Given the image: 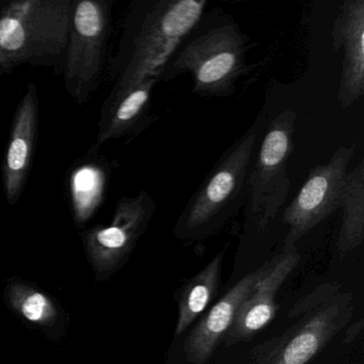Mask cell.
Segmentation results:
<instances>
[{"instance_id": "6da1fadb", "label": "cell", "mask_w": 364, "mask_h": 364, "mask_svg": "<svg viewBox=\"0 0 364 364\" xmlns=\"http://www.w3.org/2000/svg\"><path fill=\"white\" fill-rule=\"evenodd\" d=\"M265 122L261 112L208 172L176 221L178 240H205L238 214L248 198L249 173Z\"/></svg>"}, {"instance_id": "7a4b0ae2", "label": "cell", "mask_w": 364, "mask_h": 364, "mask_svg": "<svg viewBox=\"0 0 364 364\" xmlns=\"http://www.w3.org/2000/svg\"><path fill=\"white\" fill-rule=\"evenodd\" d=\"M206 0H150L136 10L125 61L110 101L149 77L159 80L185 38L203 18Z\"/></svg>"}, {"instance_id": "3957f363", "label": "cell", "mask_w": 364, "mask_h": 364, "mask_svg": "<svg viewBox=\"0 0 364 364\" xmlns=\"http://www.w3.org/2000/svg\"><path fill=\"white\" fill-rule=\"evenodd\" d=\"M247 50L248 41L231 18L221 16L218 22L204 26L199 22L172 55L159 80L189 73L195 95L231 97L238 80L250 69Z\"/></svg>"}, {"instance_id": "277c9868", "label": "cell", "mask_w": 364, "mask_h": 364, "mask_svg": "<svg viewBox=\"0 0 364 364\" xmlns=\"http://www.w3.org/2000/svg\"><path fill=\"white\" fill-rule=\"evenodd\" d=\"M338 291L328 283L297 302L289 312L297 321L264 346L255 364H308L316 357L353 317L350 294Z\"/></svg>"}, {"instance_id": "5b68a950", "label": "cell", "mask_w": 364, "mask_h": 364, "mask_svg": "<svg viewBox=\"0 0 364 364\" xmlns=\"http://www.w3.org/2000/svg\"><path fill=\"white\" fill-rule=\"evenodd\" d=\"M70 0L14 1L0 12V72L21 61L56 55L69 40Z\"/></svg>"}, {"instance_id": "8992f818", "label": "cell", "mask_w": 364, "mask_h": 364, "mask_svg": "<svg viewBox=\"0 0 364 364\" xmlns=\"http://www.w3.org/2000/svg\"><path fill=\"white\" fill-rule=\"evenodd\" d=\"M297 114L291 108L277 114L264 132L248 178V203L257 229L265 230L284 205L289 193L287 165L294 150Z\"/></svg>"}, {"instance_id": "52a82bcc", "label": "cell", "mask_w": 364, "mask_h": 364, "mask_svg": "<svg viewBox=\"0 0 364 364\" xmlns=\"http://www.w3.org/2000/svg\"><path fill=\"white\" fill-rule=\"evenodd\" d=\"M355 146H341L325 165L309 172L306 182L283 213L289 227L283 251L296 248L302 236L342 206L343 191Z\"/></svg>"}, {"instance_id": "ba28073f", "label": "cell", "mask_w": 364, "mask_h": 364, "mask_svg": "<svg viewBox=\"0 0 364 364\" xmlns=\"http://www.w3.org/2000/svg\"><path fill=\"white\" fill-rule=\"evenodd\" d=\"M108 28L109 14L104 1L82 0L73 3L65 82L78 103L88 97L101 73Z\"/></svg>"}, {"instance_id": "9c48e42d", "label": "cell", "mask_w": 364, "mask_h": 364, "mask_svg": "<svg viewBox=\"0 0 364 364\" xmlns=\"http://www.w3.org/2000/svg\"><path fill=\"white\" fill-rule=\"evenodd\" d=\"M155 210L152 196L141 191L133 197L121 198L112 223L89 232L87 253L97 272H112L125 261L146 232Z\"/></svg>"}, {"instance_id": "30bf717a", "label": "cell", "mask_w": 364, "mask_h": 364, "mask_svg": "<svg viewBox=\"0 0 364 364\" xmlns=\"http://www.w3.org/2000/svg\"><path fill=\"white\" fill-rule=\"evenodd\" d=\"M299 261V253L294 248L265 263L263 274L240 306L223 345L233 346L247 342L269 325L277 312V293Z\"/></svg>"}, {"instance_id": "8fae6325", "label": "cell", "mask_w": 364, "mask_h": 364, "mask_svg": "<svg viewBox=\"0 0 364 364\" xmlns=\"http://www.w3.org/2000/svg\"><path fill=\"white\" fill-rule=\"evenodd\" d=\"M331 36L333 50H344L338 101L348 108L364 95V0L342 3Z\"/></svg>"}, {"instance_id": "7c38bea8", "label": "cell", "mask_w": 364, "mask_h": 364, "mask_svg": "<svg viewBox=\"0 0 364 364\" xmlns=\"http://www.w3.org/2000/svg\"><path fill=\"white\" fill-rule=\"evenodd\" d=\"M265 264L259 269L240 279L220 298L191 330L184 342L187 361L204 364L213 357L216 349L231 329L242 302L248 297L255 283L263 274Z\"/></svg>"}, {"instance_id": "4fadbf2b", "label": "cell", "mask_w": 364, "mask_h": 364, "mask_svg": "<svg viewBox=\"0 0 364 364\" xmlns=\"http://www.w3.org/2000/svg\"><path fill=\"white\" fill-rule=\"evenodd\" d=\"M38 123L37 90L31 85L16 110L4 165V186L9 204L16 203L24 189L37 140Z\"/></svg>"}, {"instance_id": "5bb4252c", "label": "cell", "mask_w": 364, "mask_h": 364, "mask_svg": "<svg viewBox=\"0 0 364 364\" xmlns=\"http://www.w3.org/2000/svg\"><path fill=\"white\" fill-rule=\"evenodd\" d=\"M159 80L149 77L109 103V112L104 122L97 146L131 133H138L152 121L151 108L153 89Z\"/></svg>"}, {"instance_id": "9a60e30c", "label": "cell", "mask_w": 364, "mask_h": 364, "mask_svg": "<svg viewBox=\"0 0 364 364\" xmlns=\"http://www.w3.org/2000/svg\"><path fill=\"white\" fill-rule=\"evenodd\" d=\"M225 250L216 255L201 272L191 279L178 293L176 336H182L203 314L217 294L220 283Z\"/></svg>"}, {"instance_id": "2e32d148", "label": "cell", "mask_w": 364, "mask_h": 364, "mask_svg": "<svg viewBox=\"0 0 364 364\" xmlns=\"http://www.w3.org/2000/svg\"><path fill=\"white\" fill-rule=\"evenodd\" d=\"M343 219L338 240L341 255L359 247L364 238V163L347 172L343 191Z\"/></svg>"}, {"instance_id": "e0dca14e", "label": "cell", "mask_w": 364, "mask_h": 364, "mask_svg": "<svg viewBox=\"0 0 364 364\" xmlns=\"http://www.w3.org/2000/svg\"><path fill=\"white\" fill-rule=\"evenodd\" d=\"M105 170L93 164L80 166L70 178L74 218L80 225L88 221L101 205L105 195Z\"/></svg>"}, {"instance_id": "ac0fdd59", "label": "cell", "mask_w": 364, "mask_h": 364, "mask_svg": "<svg viewBox=\"0 0 364 364\" xmlns=\"http://www.w3.org/2000/svg\"><path fill=\"white\" fill-rule=\"evenodd\" d=\"M7 297L12 308L31 323L50 325L56 319V306L52 300L31 287L21 283L12 284Z\"/></svg>"}]
</instances>
